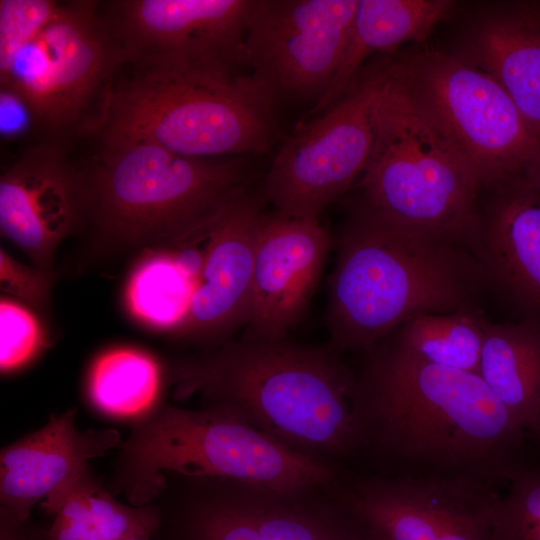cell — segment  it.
<instances>
[{"label":"cell","instance_id":"836d02e7","mask_svg":"<svg viewBox=\"0 0 540 540\" xmlns=\"http://www.w3.org/2000/svg\"><path fill=\"white\" fill-rule=\"evenodd\" d=\"M527 432L530 440L536 445L540 452V400L535 408Z\"/></svg>","mask_w":540,"mask_h":540},{"label":"cell","instance_id":"ac0fdd59","mask_svg":"<svg viewBox=\"0 0 540 540\" xmlns=\"http://www.w3.org/2000/svg\"><path fill=\"white\" fill-rule=\"evenodd\" d=\"M77 410L53 414L39 430L0 452V509L28 521L32 507L87 473L88 461L121 447L115 429L79 430Z\"/></svg>","mask_w":540,"mask_h":540},{"label":"cell","instance_id":"44dd1931","mask_svg":"<svg viewBox=\"0 0 540 540\" xmlns=\"http://www.w3.org/2000/svg\"><path fill=\"white\" fill-rule=\"evenodd\" d=\"M54 517L45 540H120L154 536L159 528L155 503L123 504L89 470L41 504Z\"/></svg>","mask_w":540,"mask_h":540},{"label":"cell","instance_id":"7a4b0ae2","mask_svg":"<svg viewBox=\"0 0 540 540\" xmlns=\"http://www.w3.org/2000/svg\"><path fill=\"white\" fill-rule=\"evenodd\" d=\"M166 372L176 399L226 404L300 454L331 466L358 455L357 381L330 351L246 338L173 359Z\"/></svg>","mask_w":540,"mask_h":540},{"label":"cell","instance_id":"2e32d148","mask_svg":"<svg viewBox=\"0 0 540 540\" xmlns=\"http://www.w3.org/2000/svg\"><path fill=\"white\" fill-rule=\"evenodd\" d=\"M484 187L490 198L469 248L488 286L540 326V196L522 170Z\"/></svg>","mask_w":540,"mask_h":540},{"label":"cell","instance_id":"e575fe53","mask_svg":"<svg viewBox=\"0 0 540 540\" xmlns=\"http://www.w3.org/2000/svg\"><path fill=\"white\" fill-rule=\"evenodd\" d=\"M154 536L144 535V536H132L128 538H123L120 540H155Z\"/></svg>","mask_w":540,"mask_h":540},{"label":"cell","instance_id":"603a6c76","mask_svg":"<svg viewBox=\"0 0 540 540\" xmlns=\"http://www.w3.org/2000/svg\"><path fill=\"white\" fill-rule=\"evenodd\" d=\"M186 478V477H184ZM189 490L166 504H156L164 540H262L234 482L186 478Z\"/></svg>","mask_w":540,"mask_h":540},{"label":"cell","instance_id":"6da1fadb","mask_svg":"<svg viewBox=\"0 0 540 540\" xmlns=\"http://www.w3.org/2000/svg\"><path fill=\"white\" fill-rule=\"evenodd\" d=\"M354 411L372 474L508 485L534 459L527 430L479 374L393 345L372 355Z\"/></svg>","mask_w":540,"mask_h":540},{"label":"cell","instance_id":"277c9868","mask_svg":"<svg viewBox=\"0 0 540 540\" xmlns=\"http://www.w3.org/2000/svg\"><path fill=\"white\" fill-rule=\"evenodd\" d=\"M168 475L223 479L286 496L332 487L339 477L334 466L291 450L223 403L198 410L162 404L135 422L108 489L145 506L165 489Z\"/></svg>","mask_w":540,"mask_h":540},{"label":"cell","instance_id":"d6986e66","mask_svg":"<svg viewBox=\"0 0 540 540\" xmlns=\"http://www.w3.org/2000/svg\"><path fill=\"white\" fill-rule=\"evenodd\" d=\"M469 63L491 75L540 140V4H517L476 27Z\"/></svg>","mask_w":540,"mask_h":540},{"label":"cell","instance_id":"5b68a950","mask_svg":"<svg viewBox=\"0 0 540 540\" xmlns=\"http://www.w3.org/2000/svg\"><path fill=\"white\" fill-rule=\"evenodd\" d=\"M115 82L97 132L103 141L140 140L190 157L264 153L276 133L274 98L238 65L129 63Z\"/></svg>","mask_w":540,"mask_h":540},{"label":"cell","instance_id":"8fae6325","mask_svg":"<svg viewBox=\"0 0 540 540\" xmlns=\"http://www.w3.org/2000/svg\"><path fill=\"white\" fill-rule=\"evenodd\" d=\"M498 486L367 473L344 478L333 501L369 540H492Z\"/></svg>","mask_w":540,"mask_h":540},{"label":"cell","instance_id":"f1b7e54d","mask_svg":"<svg viewBox=\"0 0 540 540\" xmlns=\"http://www.w3.org/2000/svg\"><path fill=\"white\" fill-rule=\"evenodd\" d=\"M54 272L29 266L0 250V288L43 313L48 309Z\"/></svg>","mask_w":540,"mask_h":540},{"label":"cell","instance_id":"8992f818","mask_svg":"<svg viewBox=\"0 0 540 540\" xmlns=\"http://www.w3.org/2000/svg\"><path fill=\"white\" fill-rule=\"evenodd\" d=\"M373 145L359 187L364 214L469 248L483 183L468 158L413 100L384 60Z\"/></svg>","mask_w":540,"mask_h":540},{"label":"cell","instance_id":"3957f363","mask_svg":"<svg viewBox=\"0 0 540 540\" xmlns=\"http://www.w3.org/2000/svg\"><path fill=\"white\" fill-rule=\"evenodd\" d=\"M487 279L461 244L366 214L342 237L329 286V329L337 349H371L410 318L473 308Z\"/></svg>","mask_w":540,"mask_h":540},{"label":"cell","instance_id":"f546056e","mask_svg":"<svg viewBox=\"0 0 540 540\" xmlns=\"http://www.w3.org/2000/svg\"><path fill=\"white\" fill-rule=\"evenodd\" d=\"M311 540H369L357 524L333 501L311 497Z\"/></svg>","mask_w":540,"mask_h":540},{"label":"cell","instance_id":"52a82bcc","mask_svg":"<svg viewBox=\"0 0 540 540\" xmlns=\"http://www.w3.org/2000/svg\"><path fill=\"white\" fill-rule=\"evenodd\" d=\"M85 175L86 222L100 245L116 250L185 236L245 191L239 159L190 157L140 140L104 141Z\"/></svg>","mask_w":540,"mask_h":540},{"label":"cell","instance_id":"9a60e30c","mask_svg":"<svg viewBox=\"0 0 540 540\" xmlns=\"http://www.w3.org/2000/svg\"><path fill=\"white\" fill-rule=\"evenodd\" d=\"M330 246L319 218L263 215L256 238L247 338L285 339L299 320Z\"/></svg>","mask_w":540,"mask_h":540},{"label":"cell","instance_id":"4dcf8cb0","mask_svg":"<svg viewBox=\"0 0 540 540\" xmlns=\"http://www.w3.org/2000/svg\"><path fill=\"white\" fill-rule=\"evenodd\" d=\"M32 123L31 114L23 100L12 90L1 87L0 93V130L5 137L23 131Z\"/></svg>","mask_w":540,"mask_h":540},{"label":"cell","instance_id":"83f0119b","mask_svg":"<svg viewBox=\"0 0 540 540\" xmlns=\"http://www.w3.org/2000/svg\"><path fill=\"white\" fill-rule=\"evenodd\" d=\"M44 333L34 314L23 305L0 302V369L10 373L27 366L44 348Z\"/></svg>","mask_w":540,"mask_h":540},{"label":"cell","instance_id":"30bf717a","mask_svg":"<svg viewBox=\"0 0 540 540\" xmlns=\"http://www.w3.org/2000/svg\"><path fill=\"white\" fill-rule=\"evenodd\" d=\"M384 61L358 74L346 93L280 147L265 194L277 213L319 218L363 173L373 145V106Z\"/></svg>","mask_w":540,"mask_h":540},{"label":"cell","instance_id":"7c38bea8","mask_svg":"<svg viewBox=\"0 0 540 540\" xmlns=\"http://www.w3.org/2000/svg\"><path fill=\"white\" fill-rule=\"evenodd\" d=\"M357 2L257 1L245 34L243 65L275 100L320 99L340 66Z\"/></svg>","mask_w":540,"mask_h":540},{"label":"cell","instance_id":"4fadbf2b","mask_svg":"<svg viewBox=\"0 0 540 540\" xmlns=\"http://www.w3.org/2000/svg\"><path fill=\"white\" fill-rule=\"evenodd\" d=\"M256 0H122L103 15L124 63L225 62L243 65ZM244 66V65H243Z\"/></svg>","mask_w":540,"mask_h":540},{"label":"cell","instance_id":"1f68e13d","mask_svg":"<svg viewBox=\"0 0 540 540\" xmlns=\"http://www.w3.org/2000/svg\"><path fill=\"white\" fill-rule=\"evenodd\" d=\"M45 534L0 509V540H45Z\"/></svg>","mask_w":540,"mask_h":540},{"label":"cell","instance_id":"d4e9b609","mask_svg":"<svg viewBox=\"0 0 540 540\" xmlns=\"http://www.w3.org/2000/svg\"><path fill=\"white\" fill-rule=\"evenodd\" d=\"M486 323L474 309L420 314L401 325L393 346L430 364L478 374Z\"/></svg>","mask_w":540,"mask_h":540},{"label":"cell","instance_id":"e0dca14e","mask_svg":"<svg viewBox=\"0 0 540 540\" xmlns=\"http://www.w3.org/2000/svg\"><path fill=\"white\" fill-rule=\"evenodd\" d=\"M262 217L258 200L244 191L214 219L201 273L176 337L218 341L246 324Z\"/></svg>","mask_w":540,"mask_h":540},{"label":"cell","instance_id":"d590c367","mask_svg":"<svg viewBox=\"0 0 540 540\" xmlns=\"http://www.w3.org/2000/svg\"><path fill=\"white\" fill-rule=\"evenodd\" d=\"M524 540H540V529L532 533L530 536H528Z\"/></svg>","mask_w":540,"mask_h":540},{"label":"cell","instance_id":"9c48e42d","mask_svg":"<svg viewBox=\"0 0 540 540\" xmlns=\"http://www.w3.org/2000/svg\"><path fill=\"white\" fill-rule=\"evenodd\" d=\"M389 66L472 163L483 187L522 170L540 144L497 80L465 59L421 50L391 58Z\"/></svg>","mask_w":540,"mask_h":540},{"label":"cell","instance_id":"ba28073f","mask_svg":"<svg viewBox=\"0 0 540 540\" xmlns=\"http://www.w3.org/2000/svg\"><path fill=\"white\" fill-rule=\"evenodd\" d=\"M99 7L96 1L61 3L0 79L26 104L33 125L50 136L97 132L125 62Z\"/></svg>","mask_w":540,"mask_h":540},{"label":"cell","instance_id":"5bb4252c","mask_svg":"<svg viewBox=\"0 0 540 540\" xmlns=\"http://www.w3.org/2000/svg\"><path fill=\"white\" fill-rule=\"evenodd\" d=\"M87 221L85 169L52 143L28 148L0 177L1 234L53 272L62 241Z\"/></svg>","mask_w":540,"mask_h":540},{"label":"cell","instance_id":"ffe728a7","mask_svg":"<svg viewBox=\"0 0 540 540\" xmlns=\"http://www.w3.org/2000/svg\"><path fill=\"white\" fill-rule=\"evenodd\" d=\"M453 6L448 0H358L338 71L309 116L323 112L346 93L367 57L424 40Z\"/></svg>","mask_w":540,"mask_h":540},{"label":"cell","instance_id":"484cf974","mask_svg":"<svg viewBox=\"0 0 540 540\" xmlns=\"http://www.w3.org/2000/svg\"><path fill=\"white\" fill-rule=\"evenodd\" d=\"M538 529L540 456L508 484L495 513L492 540H524Z\"/></svg>","mask_w":540,"mask_h":540},{"label":"cell","instance_id":"4316f807","mask_svg":"<svg viewBox=\"0 0 540 540\" xmlns=\"http://www.w3.org/2000/svg\"><path fill=\"white\" fill-rule=\"evenodd\" d=\"M60 6L53 0L0 1V79L18 51L43 30Z\"/></svg>","mask_w":540,"mask_h":540},{"label":"cell","instance_id":"7402d4cb","mask_svg":"<svg viewBox=\"0 0 540 540\" xmlns=\"http://www.w3.org/2000/svg\"><path fill=\"white\" fill-rule=\"evenodd\" d=\"M478 374L527 430L540 400V326H485Z\"/></svg>","mask_w":540,"mask_h":540},{"label":"cell","instance_id":"cb8c5ba5","mask_svg":"<svg viewBox=\"0 0 540 540\" xmlns=\"http://www.w3.org/2000/svg\"><path fill=\"white\" fill-rule=\"evenodd\" d=\"M166 367L149 353L117 347L101 353L87 379V395L100 413L137 422L159 408Z\"/></svg>","mask_w":540,"mask_h":540},{"label":"cell","instance_id":"d6a6232c","mask_svg":"<svg viewBox=\"0 0 540 540\" xmlns=\"http://www.w3.org/2000/svg\"><path fill=\"white\" fill-rule=\"evenodd\" d=\"M522 172L540 196V144L534 149L522 167Z\"/></svg>","mask_w":540,"mask_h":540}]
</instances>
